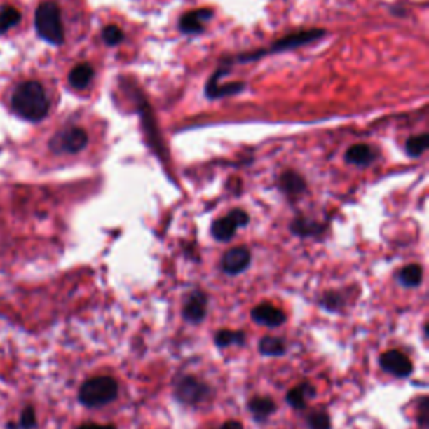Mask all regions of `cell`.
Returning <instances> with one entry per match:
<instances>
[{"label":"cell","instance_id":"1","mask_svg":"<svg viewBox=\"0 0 429 429\" xmlns=\"http://www.w3.org/2000/svg\"><path fill=\"white\" fill-rule=\"evenodd\" d=\"M8 106L25 121H41L50 111L47 89L36 79H25L12 86Z\"/></svg>","mask_w":429,"mask_h":429},{"label":"cell","instance_id":"2","mask_svg":"<svg viewBox=\"0 0 429 429\" xmlns=\"http://www.w3.org/2000/svg\"><path fill=\"white\" fill-rule=\"evenodd\" d=\"M119 384L111 376H97L84 381L77 393V401L86 407H101L118 399Z\"/></svg>","mask_w":429,"mask_h":429},{"label":"cell","instance_id":"3","mask_svg":"<svg viewBox=\"0 0 429 429\" xmlns=\"http://www.w3.org/2000/svg\"><path fill=\"white\" fill-rule=\"evenodd\" d=\"M36 31L49 44L61 46L66 39L61 7L53 0H44L36 8Z\"/></svg>","mask_w":429,"mask_h":429},{"label":"cell","instance_id":"4","mask_svg":"<svg viewBox=\"0 0 429 429\" xmlns=\"http://www.w3.org/2000/svg\"><path fill=\"white\" fill-rule=\"evenodd\" d=\"M173 396L179 404L198 407L212 399L213 391L205 381L193 374H184L177 377L173 383Z\"/></svg>","mask_w":429,"mask_h":429},{"label":"cell","instance_id":"5","mask_svg":"<svg viewBox=\"0 0 429 429\" xmlns=\"http://www.w3.org/2000/svg\"><path fill=\"white\" fill-rule=\"evenodd\" d=\"M88 132H86L84 128L71 124V126L61 128L49 139V151L55 154V156L77 154L88 146Z\"/></svg>","mask_w":429,"mask_h":429},{"label":"cell","instance_id":"6","mask_svg":"<svg viewBox=\"0 0 429 429\" xmlns=\"http://www.w3.org/2000/svg\"><path fill=\"white\" fill-rule=\"evenodd\" d=\"M248 223V214L243 210H233V212L226 214V217L218 218L213 223L212 233L218 242H229L230 238H233L235 231L240 226H245Z\"/></svg>","mask_w":429,"mask_h":429},{"label":"cell","instance_id":"7","mask_svg":"<svg viewBox=\"0 0 429 429\" xmlns=\"http://www.w3.org/2000/svg\"><path fill=\"white\" fill-rule=\"evenodd\" d=\"M208 312V297L203 290H193L183 304V319L188 324H201Z\"/></svg>","mask_w":429,"mask_h":429},{"label":"cell","instance_id":"8","mask_svg":"<svg viewBox=\"0 0 429 429\" xmlns=\"http://www.w3.org/2000/svg\"><path fill=\"white\" fill-rule=\"evenodd\" d=\"M379 362L381 367H383L388 374H393L394 377H407L413 374V362H411V359L407 358L404 353H401V350H388V353L381 355Z\"/></svg>","mask_w":429,"mask_h":429},{"label":"cell","instance_id":"9","mask_svg":"<svg viewBox=\"0 0 429 429\" xmlns=\"http://www.w3.org/2000/svg\"><path fill=\"white\" fill-rule=\"evenodd\" d=\"M252 261V253L245 247H235L223 255L222 270L226 275H238L245 272Z\"/></svg>","mask_w":429,"mask_h":429},{"label":"cell","instance_id":"10","mask_svg":"<svg viewBox=\"0 0 429 429\" xmlns=\"http://www.w3.org/2000/svg\"><path fill=\"white\" fill-rule=\"evenodd\" d=\"M250 317L253 322L260 325H267V327H280L287 320L285 312L272 306V304H260V306L253 307Z\"/></svg>","mask_w":429,"mask_h":429},{"label":"cell","instance_id":"11","mask_svg":"<svg viewBox=\"0 0 429 429\" xmlns=\"http://www.w3.org/2000/svg\"><path fill=\"white\" fill-rule=\"evenodd\" d=\"M212 8H200V11L188 12L186 15H183L182 22H179V29L184 34H198L203 31L205 22L212 19Z\"/></svg>","mask_w":429,"mask_h":429},{"label":"cell","instance_id":"12","mask_svg":"<svg viewBox=\"0 0 429 429\" xmlns=\"http://www.w3.org/2000/svg\"><path fill=\"white\" fill-rule=\"evenodd\" d=\"M277 404L272 397L268 396H257L248 401V411H250L252 418L257 423H265L267 419L275 413Z\"/></svg>","mask_w":429,"mask_h":429},{"label":"cell","instance_id":"13","mask_svg":"<svg viewBox=\"0 0 429 429\" xmlns=\"http://www.w3.org/2000/svg\"><path fill=\"white\" fill-rule=\"evenodd\" d=\"M324 31H320V29H315V31H306V32H299V34H292V36L282 39V41L275 42V44L272 46V49H270V53H275V50H285V49H294V47L304 46L307 44V42L315 41V39H319L324 36Z\"/></svg>","mask_w":429,"mask_h":429},{"label":"cell","instance_id":"14","mask_svg":"<svg viewBox=\"0 0 429 429\" xmlns=\"http://www.w3.org/2000/svg\"><path fill=\"white\" fill-rule=\"evenodd\" d=\"M314 396H315L314 386L308 383H302L290 389L289 394H287V402H289V406L294 407V409L302 411L307 407L308 399Z\"/></svg>","mask_w":429,"mask_h":429},{"label":"cell","instance_id":"15","mask_svg":"<svg viewBox=\"0 0 429 429\" xmlns=\"http://www.w3.org/2000/svg\"><path fill=\"white\" fill-rule=\"evenodd\" d=\"M259 350L261 355H265V358H282V355L285 354L287 346L280 337L265 336L259 342Z\"/></svg>","mask_w":429,"mask_h":429},{"label":"cell","instance_id":"16","mask_svg":"<svg viewBox=\"0 0 429 429\" xmlns=\"http://www.w3.org/2000/svg\"><path fill=\"white\" fill-rule=\"evenodd\" d=\"M93 76H94V71H93L91 64H86V62L79 64V66H76L69 74L71 88L86 89L89 86V83L93 81Z\"/></svg>","mask_w":429,"mask_h":429},{"label":"cell","instance_id":"17","mask_svg":"<svg viewBox=\"0 0 429 429\" xmlns=\"http://www.w3.org/2000/svg\"><path fill=\"white\" fill-rule=\"evenodd\" d=\"M245 332H242V330L223 329L214 334V344L220 347V349H225V347L231 346H243L245 344Z\"/></svg>","mask_w":429,"mask_h":429},{"label":"cell","instance_id":"18","mask_svg":"<svg viewBox=\"0 0 429 429\" xmlns=\"http://www.w3.org/2000/svg\"><path fill=\"white\" fill-rule=\"evenodd\" d=\"M346 160L347 163H353V165L367 166L369 163L374 161V151L367 144H355L353 148H349Z\"/></svg>","mask_w":429,"mask_h":429},{"label":"cell","instance_id":"19","mask_svg":"<svg viewBox=\"0 0 429 429\" xmlns=\"http://www.w3.org/2000/svg\"><path fill=\"white\" fill-rule=\"evenodd\" d=\"M399 284L402 287H407V289H414V287H419L423 282V268L421 265H407L399 272L397 275Z\"/></svg>","mask_w":429,"mask_h":429},{"label":"cell","instance_id":"20","mask_svg":"<svg viewBox=\"0 0 429 429\" xmlns=\"http://www.w3.org/2000/svg\"><path fill=\"white\" fill-rule=\"evenodd\" d=\"M22 15L20 11L14 6H2L0 7V34H6L20 24Z\"/></svg>","mask_w":429,"mask_h":429},{"label":"cell","instance_id":"21","mask_svg":"<svg viewBox=\"0 0 429 429\" xmlns=\"http://www.w3.org/2000/svg\"><path fill=\"white\" fill-rule=\"evenodd\" d=\"M280 188L284 190L285 195L299 196L300 193L306 191V182H304L297 173L287 171V173L282 175L280 178Z\"/></svg>","mask_w":429,"mask_h":429},{"label":"cell","instance_id":"22","mask_svg":"<svg viewBox=\"0 0 429 429\" xmlns=\"http://www.w3.org/2000/svg\"><path fill=\"white\" fill-rule=\"evenodd\" d=\"M243 89L242 83H233V84H223V86H217L213 83H208L207 86V96L208 97H223V96H230V94L240 93Z\"/></svg>","mask_w":429,"mask_h":429},{"label":"cell","instance_id":"23","mask_svg":"<svg viewBox=\"0 0 429 429\" xmlns=\"http://www.w3.org/2000/svg\"><path fill=\"white\" fill-rule=\"evenodd\" d=\"M428 146H429V136L428 135L413 136V138L407 139L406 153L409 154V156L418 158V156H421L424 151H426Z\"/></svg>","mask_w":429,"mask_h":429},{"label":"cell","instance_id":"24","mask_svg":"<svg viewBox=\"0 0 429 429\" xmlns=\"http://www.w3.org/2000/svg\"><path fill=\"white\" fill-rule=\"evenodd\" d=\"M37 426V416L34 406H25L20 413L19 424H8V429H34Z\"/></svg>","mask_w":429,"mask_h":429},{"label":"cell","instance_id":"25","mask_svg":"<svg viewBox=\"0 0 429 429\" xmlns=\"http://www.w3.org/2000/svg\"><path fill=\"white\" fill-rule=\"evenodd\" d=\"M320 306L324 307L325 311L336 312L341 311V308L346 306V299L344 295L339 294V292H327V294H324V297H322Z\"/></svg>","mask_w":429,"mask_h":429},{"label":"cell","instance_id":"26","mask_svg":"<svg viewBox=\"0 0 429 429\" xmlns=\"http://www.w3.org/2000/svg\"><path fill=\"white\" fill-rule=\"evenodd\" d=\"M290 229L295 235H300V237H311V235H315L320 231V226L317 223L307 220H294Z\"/></svg>","mask_w":429,"mask_h":429},{"label":"cell","instance_id":"27","mask_svg":"<svg viewBox=\"0 0 429 429\" xmlns=\"http://www.w3.org/2000/svg\"><path fill=\"white\" fill-rule=\"evenodd\" d=\"M307 428L308 429H330L332 423H330L329 414L325 411H314L307 418Z\"/></svg>","mask_w":429,"mask_h":429},{"label":"cell","instance_id":"28","mask_svg":"<svg viewBox=\"0 0 429 429\" xmlns=\"http://www.w3.org/2000/svg\"><path fill=\"white\" fill-rule=\"evenodd\" d=\"M102 41L106 42L107 46H118L119 42L123 41V32L118 25H107V27L102 31Z\"/></svg>","mask_w":429,"mask_h":429},{"label":"cell","instance_id":"29","mask_svg":"<svg viewBox=\"0 0 429 429\" xmlns=\"http://www.w3.org/2000/svg\"><path fill=\"white\" fill-rule=\"evenodd\" d=\"M416 418H418V423L421 424V428L428 426V419H429V402L428 397H421L418 402V413H416Z\"/></svg>","mask_w":429,"mask_h":429},{"label":"cell","instance_id":"30","mask_svg":"<svg viewBox=\"0 0 429 429\" xmlns=\"http://www.w3.org/2000/svg\"><path fill=\"white\" fill-rule=\"evenodd\" d=\"M77 429H118L116 426H107V424H94V423H88V424H81Z\"/></svg>","mask_w":429,"mask_h":429},{"label":"cell","instance_id":"31","mask_svg":"<svg viewBox=\"0 0 429 429\" xmlns=\"http://www.w3.org/2000/svg\"><path fill=\"white\" fill-rule=\"evenodd\" d=\"M218 429H243V426H242V423H238V421H226L222 428H218Z\"/></svg>","mask_w":429,"mask_h":429}]
</instances>
